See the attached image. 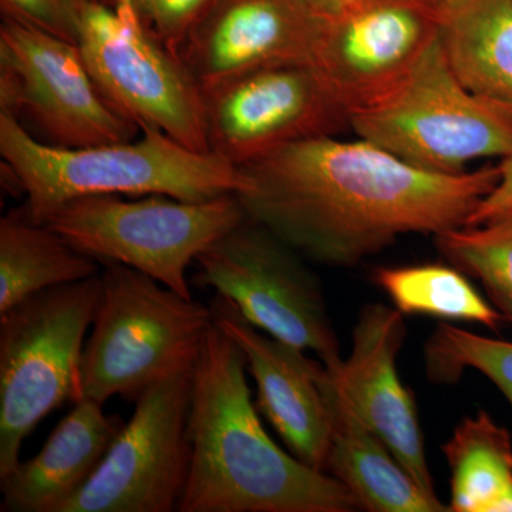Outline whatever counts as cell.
<instances>
[{
	"label": "cell",
	"instance_id": "6da1fadb",
	"mask_svg": "<svg viewBox=\"0 0 512 512\" xmlns=\"http://www.w3.org/2000/svg\"><path fill=\"white\" fill-rule=\"evenodd\" d=\"M239 168L248 218L299 254L346 268L402 235L466 227L500 180L498 164L433 173L360 137L309 138Z\"/></svg>",
	"mask_w": 512,
	"mask_h": 512
},
{
	"label": "cell",
	"instance_id": "7a4b0ae2",
	"mask_svg": "<svg viewBox=\"0 0 512 512\" xmlns=\"http://www.w3.org/2000/svg\"><path fill=\"white\" fill-rule=\"evenodd\" d=\"M247 370L244 352L214 323L192 372L191 468L178 512L359 510L345 485L269 437Z\"/></svg>",
	"mask_w": 512,
	"mask_h": 512
},
{
	"label": "cell",
	"instance_id": "3957f363",
	"mask_svg": "<svg viewBox=\"0 0 512 512\" xmlns=\"http://www.w3.org/2000/svg\"><path fill=\"white\" fill-rule=\"evenodd\" d=\"M120 143L82 148L37 140L12 114L0 111V154L25 190V211L43 224L66 202L89 195H167L210 201L249 190L247 175L227 158L191 150L153 127Z\"/></svg>",
	"mask_w": 512,
	"mask_h": 512
},
{
	"label": "cell",
	"instance_id": "277c9868",
	"mask_svg": "<svg viewBox=\"0 0 512 512\" xmlns=\"http://www.w3.org/2000/svg\"><path fill=\"white\" fill-rule=\"evenodd\" d=\"M80 365L79 400L136 403L154 384L192 370L214 326L210 305L130 266L106 262Z\"/></svg>",
	"mask_w": 512,
	"mask_h": 512
},
{
	"label": "cell",
	"instance_id": "5b68a950",
	"mask_svg": "<svg viewBox=\"0 0 512 512\" xmlns=\"http://www.w3.org/2000/svg\"><path fill=\"white\" fill-rule=\"evenodd\" d=\"M100 274L45 289L0 313V478L19 463L23 441L39 421L66 402H79Z\"/></svg>",
	"mask_w": 512,
	"mask_h": 512
},
{
	"label": "cell",
	"instance_id": "8992f818",
	"mask_svg": "<svg viewBox=\"0 0 512 512\" xmlns=\"http://www.w3.org/2000/svg\"><path fill=\"white\" fill-rule=\"evenodd\" d=\"M247 218L237 195L200 202L89 195L66 202L43 224L100 264L130 266L192 299L188 268Z\"/></svg>",
	"mask_w": 512,
	"mask_h": 512
},
{
	"label": "cell",
	"instance_id": "52a82bcc",
	"mask_svg": "<svg viewBox=\"0 0 512 512\" xmlns=\"http://www.w3.org/2000/svg\"><path fill=\"white\" fill-rule=\"evenodd\" d=\"M349 124L357 137L433 173L461 174L471 161L512 154V114L458 80L440 36L396 89L350 114Z\"/></svg>",
	"mask_w": 512,
	"mask_h": 512
},
{
	"label": "cell",
	"instance_id": "ba28073f",
	"mask_svg": "<svg viewBox=\"0 0 512 512\" xmlns=\"http://www.w3.org/2000/svg\"><path fill=\"white\" fill-rule=\"evenodd\" d=\"M77 45L97 86L126 119L210 151L204 90L127 0H86Z\"/></svg>",
	"mask_w": 512,
	"mask_h": 512
},
{
	"label": "cell",
	"instance_id": "9c48e42d",
	"mask_svg": "<svg viewBox=\"0 0 512 512\" xmlns=\"http://www.w3.org/2000/svg\"><path fill=\"white\" fill-rule=\"evenodd\" d=\"M195 265L192 284L214 289L266 335L312 350L322 362L340 357L319 279L298 251L264 225L247 218L205 249Z\"/></svg>",
	"mask_w": 512,
	"mask_h": 512
},
{
	"label": "cell",
	"instance_id": "30bf717a",
	"mask_svg": "<svg viewBox=\"0 0 512 512\" xmlns=\"http://www.w3.org/2000/svg\"><path fill=\"white\" fill-rule=\"evenodd\" d=\"M0 111L62 148L134 140L141 131L111 106L79 45L8 19L0 25Z\"/></svg>",
	"mask_w": 512,
	"mask_h": 512
},
{
	"label": "cell",
	"instance_id": "8fae6325",
	"mask_svg": "<svg viewBox=\"0 0 512 512\" xmlns=\"http://www.w3.org/2000/svg\"><path fill=\"white\" fill-rule=\"evenodd\" d=\"M192 372L143 393L94 476L59 512L178 511L191 468Z\"/></svg>",
	"mask_w": 512,
	"mask_h": 512
},
{
	"label": "cell",
	"instance_id": "7c38bea8",
	"mask_svg": "<svg viewBox=\"0 0 512 512\" xmlns=\"http://www.w3.org/2000/svg\"><path fill=\"white\" fill-rule=\"evenodd\" d=\"M204 96L208 147L237 167L350 127L348 110L312 63L254 70L205 89Z\"/></svg>",
	"mask_w": 512,
	"mask_h": 512
},
{
	"label": "cell",
	"instance_id": "4fadbf2b",
	"mask_svg": "<svg viewBox=\"0 0 512 512\" xmlns=\"http://www.w3.org/2000/svg\"><path fill=\"white\" fill-rule=\"evenodd\" d=\"M441 15L443 0H366L326 22L313 64L349 117L413 72L439 39Z\"/></svg>",
	"mask_w": 512,
	"mask_h": 512
},
{
	"label": "cell",
	"instance_id": "5bb4252c",
	"mask_svg": "<svg viewBox=\"0 0 512 512\" xmlns=\"http://www.w3.org/2000/svg\"><path fill=\"white\" fill-rule=\"evenodd\" d=\"M325 26L303 0H214L181 59L210 89L276 64H313Z\"/></svg>",
	"mask_w": 512,
	"mask_h": 512
},
{
	"label": "cell",
	"instance_id": "9a60e30c",
	"mask_svg": "<svg viewBox=\"0 0 512 512\" xmlns=\"http://www.w3.org/2000/svg\"><path fill=\"white\" fill-rule=\"evenodd\" d=\"M406 335L399 309L369 303L357 316L349 359L336 357L322 363L357 416L387 444L417 484L436 495L416 402L397 370Z\"/></svg>",
	"mask_w": 512,
	"mask_h": 512
},
{
	"label": "cell",
	"instance_id": "2e32d148",
	"mask_svg": "<svg viewBox=\"0 0 512 512\" xmlns=\"http://www.w3.org/2000/svg\"><path fill=\"white\" fill-rule=\"evenodd\" d=\"M210 308L215 325L244 352L258 389L259 412L289 453L306 466L326 471L330 414L319 382L322 363L252 326L234 303L218 293Z\"/></svg>",
	"mask_w": 512,
	"mask_h": 512
},
{
	"label": "cell",
	"instance_id": "e0dca14e",
	"mask_svg": "<svg viewBox=\"0 0 512 512\" xmlns=\"http://www.w3.org/2000/svg\"><path fill=\"white\" fill-rule=\"evenodd\" d=\"M103 406L89 399L74 403L42 450L0 478V511L59 512L89 483L126 424Z\"/></svg>",
	"mask_w": 512,
	"mask_h": 512
},
{
	"label": "cell",
	"instance_id": "ac0fdd59",
	"mask_svg": "<svg viewBox=\"0 0 512 512\" xmlns=\"http://www.w3.org/2000/svg\"><path fill=\"white\" fill-rule=\"evenodd\" d=\"M319 382L330 414L326 473L348 488L362 510L450 511L436 495L426 493L417 484L387 444L357 416L325 366Z\"/></svg>",
	"mask_w": 512,
	"mask_h": 512
},
{
	"label": "cell",
	"instance_id": "d6986e66",
	"mask_svg": "<svg viewBox=\"0 0 512 512\" xmlns=\"http://www.w3.org/2000/svg\"><path fill=\"white\" fill-rule=\"evenodd\" d=\"M440 43L471 93L512 114V0H443Z\"/></svg>",
	"mask_w": 512,
	"mask_h": 512
},
{
	"label": "cell",
	"instance_id": "ffe728a7",
	"mask_svg": "<svg viewBox=\"0 0 512 512\" xmlns=\"http://www.w3.org/2000/svg\"><path fill=\"white\" fill-rule=\"evenodd\" d=\"M100 262L83 254L25 208L0 220V313L36 293L100 274Z\"/></svg>",
	"mask_w": 512,
	"mask_h": 512
},
{
	"label": "cell",
	"instance_id": "44dd1931",
	"mask_svg": "<svg viewBox=\"0 0 512 512\" xmlns=\"http://www.w3.org/2000/svg\"><path fill=\"white\" fill-rule=\"evenodd\" d=\"M453 512H512V439L487 412L466 417L444 444Z\"/></svg>",
	"mask_w": 512,
	"mask_h": 512
},
{
	"label": "cell",
	"instance_id": "7402d4cb",
	"mask_svg": "<svg viewBox=\"0 0 512 512\" xmlns=\"http://www.w3.org/2000/svg\"><path fill=\"white\" fill-rule=\"evenodd\" d=\"M372 279L403 315L476 322L494 332L507 320L456 266H384L373 272Z\"/></svg>",
	"mask_w": 512,
	"mask_h": 512
},
{
	"label": "cell",
	"instance_id": "603a6c76",
	"mask_svg": "<svg viewBox=\"0 0 512 512\" xmlns=\"http://www.w3.org/2000/svg\"><path fill=\"white\" fill-rule=\"evenodd\" d=\"M451 265L484 286L493 305L512 322V218L436 235Z\"/></svg>",
	"mask_w": 512,
	"mask_h": 512
},
{
	"label": "cell",
	"instance_id": "cb8c5ba5",
	"mask_svg": "<svg viewBox=\"0 0 512 512\" xmlns=\"http://www.w3.org/2000/svg\"><path fill=\"white\" fill-rule=\"evenodd\" d=\"M426 360L433 382H454L463 370H478L512 404V342L484 338L466 329L441 323L429 340Z\"/></svg>",
	"mask_w": 512,
	"mask_h": 512
},
{
	"label": "cell",
	"instance_id": "d4e9b609",
	"mask_svg": "<svg viewBox=\"0 0 512 512\" xmlns=\"http://www.w3.org/2000/svg\"><path fill=\"white\" fill-rule=\"evenodd\" d=\"M147 29L171 52L181 50L214 0H127Z\"/></svg>",
	"mask_w": 512,
	"mask_h": 512
},
{
	"label": "cell",
	"instance_id": "484cf974",
	"mask_svg": "<svg viewBox=\"0 0 512 512\" xmlns=\"http://www.w3.org/2000/svg\"><path fill=\"white\" fill-rule=\"evenodd\" d=\"M86 0H0L3 19L43 30L50 35L79 42Z\"/></svg>",
	"mask_w": 512,
	"mask_h": 512
},
{
	"label": "cell",
	"instance_id": "4316f807",
	"mask_svg": "<svg viewBox=\"0 0 512 512\" xmlns=\"http://www.w3.org/2000/svg\"><path fill=\"white\" fill-rule=\"evenodd\" d=\"M500 180L473 212L466 227L491 224L512 218V154L498 164Z\"/></svg>",
	"mask_w": 512,
	"mask_h": 512
},
{
	"label": "cell",
	"instance_id": "83f0119b",
	"mask_svg": "<svg viewBox=\"0 0 512 512\" xmlns=\"http://www.w3.org/2000/svg\"><path fill=\"white\" fill-rule=\"evenodd\" d=\"M325 22L348 15L349 12L359 8L366 0H303Z\"/></svg>",
	"mask_w": 512,
	"mask_h": 512
},
{
	"label": "cell",
	"instance_id": "f1b7e54d",
	"mask_svg": "<svg viewBox=\"0 0 512 512\" xmlns=\"http://www.w3.org/2000/svg\"><path fill=\"white\" fill-rule=\"evenodd\" d=\"M103 2L113 3V0H103Z\"/></svg>",
	"mask_w": 512,
	"mask_h": 512
}]
</instances>
